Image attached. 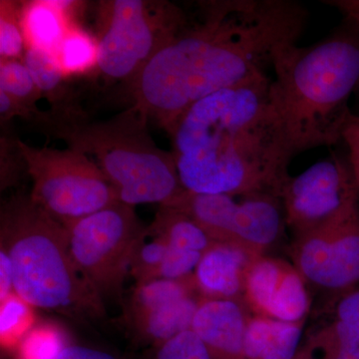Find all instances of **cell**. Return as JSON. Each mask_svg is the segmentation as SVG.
I'll return each instance as SVG.
<instances>
[{"instance_id":"obj_36","label":"cell","mask_w":359,"mask_h":359,"mask_svg":"<svg viewBox=\"0 0 359 359\" xmlns=\"http://www.w3.org/2000/svg\"><path fill=\"white\" fill-rule=\"evenodd\" d=\"M295 359H306L301 358H295ZM323 359H359V348L353 349V351H346V353H342L337 354V355L332 356V358H323Z\"/></svg>"},{"instance_id":"obj_20","label":"cell","mask_w":359,"mask_h":359,"mask_svg":"<svg viewBox=\"0 0 359 359\" xmlns=\"http://www.w3.org/2000/svg\"><path fill=\"white\" fill-rule=\"evenodd\" d=\"M151 229L162 236L172 249L204 254L215 244L207 233L186 214L170 207H160Z\"/></svg>"},{"instance_id":"obj_9","label":"cell","mask_w":359,"mask_h":359,"mask_svg":"<svg viewBox=\"0 0 359 359\" xmlns=\"http://www.w3.org/2000/svg\"><path fill=\"white\" fill-rule=\"evenodd\" d=\"M290 257L306 282L337 294L359 285V202L339 216L295 236Z\"/></svg>"},{"instance_id":"obj_4","label":"cell","mask_w":359,"mask_h":359,"mask_svg":"<svg viewBox=\"0 0 359 359\" xmlns=\"http://www.w3.org/2000/svg\"><path fill=\"white\" fill-rule=\"evenodd\" d=\"M143 113L132 105L107 120L91 119L81 107L42 111L35 131L93 157L117 191L120 202L135 205L173 204L185 192L173 153L156 144Z\"/></svg>"},{"instance_id":"obj_21","label":"cell","mask_w":359,"mask_h":359,"mask_svg":"<svg viewBox=\"0 0 359 359\" xmlns=\"http://www.w3.org/2000/svg\"><path fill=\"white\" fill-rule=\"evenodd\" d=\"M23 62L32 73L42 95L50 103L51 109H63L76 104L71 100L68 79L53 53L27 47Z\"/></svg>"},{"instance_id":"obj_14","label":"cell","mask_w":359,"mask_h":359,"mask_svg":"<svg viewBox=\"0 0 359 359\" xmlns=\"http://www.w3.org/2000/svg\"><path fill=\"white\" fill-rule=\"evenodd\" d=\"M78 1L32 0L20 2V21L26 48L55 53L71 26Z\"/></svg>"},{"instance_id":"obj_22","label":"cell","mask_w":359,"mask_h":359,"mask_svg":"<svg viewBox=\"0 0 359 359\" xmlns=\"http://www.w3.org/2000/svg\"><path fill=\"white\" fill-rule=\"evenodd\" d=\"M98 53L96 37L75 23L66 33L54 55L68 79L97 69Z\"/></svg>"},{"instance_id":"obj_28","label":"cell","mask_w":359,"mask_h":359,"mask_svg":"<svg viewBox=\"0 0 359 359\" xmlns=\"http://www.w3.org/2000/svg\"><path fill=\"white\" fill-rule=\"evenodd\" d=\"M320 323L341 321L359 330V285L351 289L330 294L321 309Z\"/></svg>"},{"instance_id":"obj_6","label":"cell","mask_w":359,"mask_h":359,"mask_svg":"<svg viewBox=\"0 0 359 359\" xmlns=\"http://www.w3.org/2000/svg\"><path fill=\"white\" fill-rule=\"evenodd\" d=\"M98 68L106 79L130 83L186 25L188 15L169 1L109 0L98 9Z\"/></svg>"},{"instance_id":"obj_8","label":"cell","mask_w":359,"mask_h":359,"mask_svg":"<svg viewBox=\"0 0 359 359\" xmlns=\"http://www.w3.org/2000/svg\"><path fill=\"white\" fill-rule=\"evenodd\" d=\"M71 255L101 297L121 292L142 226L133 205L116 202L65 226Z\"/></svg>"},{"instance_id":"obj_30","label":"cell","mask_w":359,"mask_h":359,"mask_svg":"<svg viewBox=\"0 0 359 359\" xmlns=\"http://www.w3.org/2000/svg\"><path fill=\"white\" fill-rule=\"evenodd\" d=\"M203 255L198 252L169 248L161 268L159 278L181 280L193 276Z\"/></svg>"},{"instance_id":"obj_10","label":"cell","mask_w":359,"mask_h":359,"mask_svg":"<svg viewBox=\"0 0 359 359\" xmlns=\"http://www.w3.org/2000/svg\"><path fill=\"white\" fill-rule=\"evenodd\" d=\"M280 199L287 226L295 237L327 224L359 202V190L349 164L332 155L299 176H290Z\"/></svg>"},{"instance_id":"obj_15","label":"cell","mask_w":359,"mask_h":359,"mask_svg":"<svg viewBox=\"0 0 359 359\" xmlns=\"http://www.w3.org/2000/svg\"><path fill=\"white\" fill-rule=\"evenodd\" d=\"M306 320L285 323L250 314L245 330L248 359H295Z\"/></svg>"},{"instance_id":"obj_31","label":"cell","mask_w":359,"mask_h":359,"mask_svg":"<svg viewBox=\"0 0 359 359\" xmlns=\"http://www.w3.org/2000/svg\"><path fill=\"white\" fill-rule=\"evenodd\" d=\"M18 139L2 136L0 141L1 155V189H6L16 181L18 169H26L25 162L18 148Z\"/></svg>"},{"instance_id":"obj_17","label":"cell","mask_w":359,"mask_h":359,"mask_svg":"<svg viewBox=\"0 0 359 359\" xmlns=\"http://www.w3.org/2000/svg\"><path fill=\"white\" fill-rule=\"evenodd\" d=\"M202 299L200 294H195L170 302L128 321L130 327L139 339L160 346L176 335L192 330L194 318Z\"/></svg>"},{"instance_id":"obj_2","label":"cell","mask_w":359,"mask_h":359,"mask_svg":"<svg viewBox=\"0 0 359 359\" xmlns=\"http://www.w3.org/2000/svg\"><path fill=\"white\" fill-rule=\"evenodd\" d=\"M261 75L194 104L169 135L180 180L189 192L273 194L290 175L292 156Z\"/></svg>"},{"instance_id":"obj_19","label":"cell","mask_w":359,"mask_h":359,"mask_svg":"<svg viewBox=\"0 0 359 359\" xmlns=\"http://www.w3.org/2000/svg\"><path fill=\"white\" fill-rule=\"evenodd\" d=\"M195 294H200L196 287L194 275L181 280L156 278L136 283L127 304V320H133L170 302Z\"/></svg>"},{"instance_id":"obj_25","label":"cell","mask_w":359,"mask_h":359,"mask_svg":"<svg viewBox=\"0 0 359 359\" xmlns=\"http://www.w3.org/2000/svg\"><path fill=\"white\" fill-rule=\"evenodd\" d=\"M66 344V337L53 323H35L18 344V359H57Z\"/></svg>"},{"instance_id":"obj_5","label":"cell","mask_w":359,"mask_h":359,"mask_svg":"<svg viewBox=\"0 0 359 359\" xmlns=\"http://www.w3.org/2000/svg\"><path fill=\"white\" fill-rule=\"evenodd\" d=\"M1 248L13 266L14 292L34 309L100 318L102 297L77 268L67 230L30 196L2 205Z\"/></svg>"},{"instance_id":"obj_24","label":"cell","mask_w":359,"mask_h":359,"mask_svg":"<svg viewBox=\"0 0 359 359\" xmlns=\"http://www.w3.org/2000/svg\"><path fill=\"white\" fill-rule=\"evenodd\" d=\"M0 92L33 112L40 110L37 102L43 95L23 60H0Z\"/></svg>"},{"instance_id":"obj_27","label":"cell","mask_w":359,"mask_h":359,"mask_svg":"<svg viewBox=\"0 0 359 359\" xmlns=\"http://www.w3.org/2000/svg\"><path fill=\"white\" fill-rule=\"evenodd\" d=\"M26 42L20 21V2L0 1V60H23Z\"/></svg>"},{"instance_id":"obj_18","label":"cell","mask_w":359,"mask_h":359,"mask_svg":"<svg viewBox=\"0 0 359 359\" xmlns=\"http://www.w3.org/2000/svg\"><path fill=\"white\" fill-rule=\"evenodd\" d=\"M290 264L268 256L252 259L245 273L243 292V302L248 311L266 318L269 304Z\"/></svg>"},{"instance_id":"obj_32","label":"cell","mask_w":359,"mask_h":359,"mask_svg":"<svg viewBox=\"0 0 359 359\" xmlns=\"http://www.w3.org/2000/svg\"><path fill=\"white\" fill-rule=\"evenodd\" d=\"M341 140L348 149L349 167L359 190V115L351 112L347 117L342 130Z\"/></svg>"},{"instance_id":"obj_34","label":"cell","mask_w":359,"mask_h":359,"mask_svg":"<svg viewBox=\"0 0 359 359\" xmlns=\"http://www.w3.org/2000/svg\"><path fill=\"white\" fill-rule=\"evenodd\" d=\"M57 359H116L114 356L98 349L80 346H69L63 349Z\"/></svg>"},{"instance_id":"obj_12","label":"cell","mask_w":359,"mask_h":359,"mask_svg":"<svg viewBox=\"0 0 359 359\" xmlns=\"http://www.w3.org/2000/svg\"><path fill=\"white\" fill-rule=\"evenodd\" d=\"M240 197L233 216V245L252 257L266 256L287 226L282 201L266 193Z\"/></svg>"},{"instance_id":"obj_35","label":"cell","mask_w":359,"mask_h":359,"mask_svg":"<svg viewBox=\"0 0 359 359\" xmlns=\"http://www.w3.org/2000/svg\"><path fill=\"white\" fill-rule=\"evenodd\" d=\"M325 4L337 8L347 22L359 27V0H330Z\"/></svg>"},{"instance_id":"obj_3","label":"cell","mask_w":359,"mask_h":359,"mask_svg":"<svg viewBox=\"0 0 359 359\" xmlns=\"http://www.w3.org/2000/svg\"><path fill=\"white\" fill-rule=\"evenodd\" d=\"M273 69L269 97L292 158L341 140L359 87V27L348 22L311 46L290 45Z\"/></svg>"},{"instance_id":"obj_29","label":"cell","mask_w":359,"mask_h":359,"mask_svg":"<svg viewBox=\"0 0 359 359\" xmlns=\"http://www.w3.org/2000/svg\"><path fill=\"white\" fill-rule=\"evenodd\" d=\"M152 359H212L194 330L182 332L157 346Z\"/></svg>"},{"instance_id":"obj_33","label":"cell","mask_w":359,"mask_h":359,"mask_svg":"<svg viewBox=\"0 0 359 359\" xmlns=\"http://www.w3.org/2000/svg\"><path fill=\"white\" fill-rule=\"evenodd\" d=\"M14 294L13 266L6 250H0V302Z\"/></svg>"},{"instance_id":"obj_16","label":"cell","mask_w":359,"mask_h":359,"mask_svg":"<svg viewBox=\"0 0 359 359\" xmlns=\"http://www.w3.org/2000/svg\"><path fill=\"white\" fill-rule=\"evenodd\" d=\"M236 197L223 194H199L186 191L166 207L179 210L195 222L215 243L233 244Z\"/></svg>"},{"instance_id":"obj_26","label":"cell","mask_w":359,"mask_h":359,"mask_svg":"<svg viewBox=\"0 0 359 359\" xmlns=\"http://www.w3.org/2000/svg\"><path fill=\"white\" fill-rule=\"evenodd\" d=\"M0 306V335L4 346L20 344L21 339L33 327L34 314L30 306L14 292Z\"/></svg>"},{"instance_id":"obj_7","label":"cell","mask_w":359,"mask_h":359,"mask_svg":"<svg viewBox=\"0 0 359 359\" xmlns=\"http://www.w3.org/2000/svg\"><path fill=\"white\" fill-rule=\"evenodd\" d=\"M32 181L30 198L66 226L119 202L117 191L89 156L74 149L33 147L18 139Z\"/></svg>"},{"instance_id":"obj_13","label":"cell","mask_w":359,"mask_h":359,"mask_svg":"<svg viewBox=\"0 0 359 359\" xmlns=\"http://www.w3.org/2000/svg\"><path fill=\"white\" fill-rule=\"evenodd\" d=\"M254 259L238 245L215 243L194 271L201 297L243 302L245 273Z\"/></svg>"},{"instance_id":"obj_11","label":"cell","mask_w":359,"mask_h":359,"mask_svg":"<svg viewBox=\"0 0 359 359\" xmlns=\"http://www.w3.org/2000/svg\"><path fill=\"white\" fill-rule=\"evenodd\" d=\"M249 316L243 302L202 299L192 330L212 359H248L245 337Z\"/></svg>"},{"instance_id":"obj_23","label":"cell","mask_w":359,"mask_h":359,"mask_svg":"<svg viewBox=\"0 0 359 359\" xmlns=\"http://www.w3.org/2000/svg\"><path fill=\"white\" fill-rule=\"evenodd\" d=\"M169 249L167 241L150 226L144 229L135 245L129 275L136 283L159 278L161 268Z\"/></svg>"},{"instance_id":"obj_1","label":"cell","mask_w":359,"mask_h":359,"mask_svg":"<svg viewBox=\"0 0 359 359\" xmlns=\"http://www.w3.org/2000/svg\"><path fill=\"white\" fill-rule=\"evenodd\" d=\"M184 27L130 82L135 106L170 133L202 99L266 74L297 44L308 13L290 0H218L198 4Z\"/></svg>"}]
</instances>
